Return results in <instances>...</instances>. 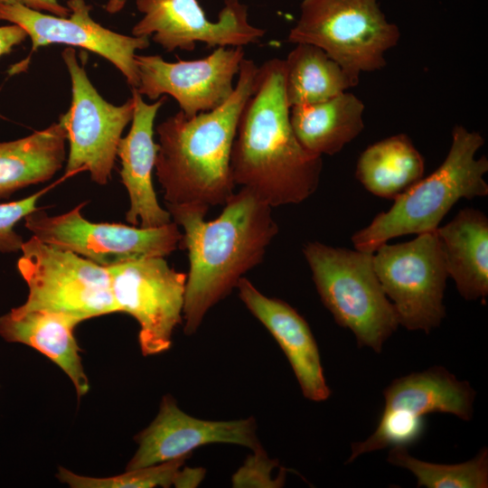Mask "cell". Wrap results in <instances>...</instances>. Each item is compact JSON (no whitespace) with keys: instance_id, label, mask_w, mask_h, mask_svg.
Instances as JSON below:
<instances>
[{"instance_id":"cell-11","label":"cell","mask_w":488,"mask_h":488,"mask_svg":"<svg viewBox=\"0 0 488 488\" xmlns=\"http://www.w3.org/2000/svg\"><path fill=\"white\" fill-rule=\"evenodd\" d=\"M61 57L71 82L70 107L59 118L69 142L63 178L86 171L93 182L104 185L111 177L122 133L132 120L134 101L131 97L119 106L108 102L89 80L73 48L64 49Z\"/></svg>"},{"instance_id":"cell-23","label":"cell","mask_w":488,"mask_h":488,"mask_svg":"<svg viewBox=\"0 0 488 488\" xmlns=\"http://www.w3.org/2000/svg\"><path fill=\"white\" fill-rule=\"evenodd\" d=\"M425 162L405 134L369 145L360 155L355 176L371 193L396 199L423 178Z\"/></svg>"},{"instance_id":"cell-28","label":"cell","mask_w":488,"mask_h":488,"mask_svg":"<svg viewBox=\"0 0 488 488\" xmlns=\"http://www.w3.org/2000/svg\"><path fill=\"white\" fill-rule=\"evenodd\" d=\"M44 188L23 199L0 203V253L21 251L23 239L14 226L29 213L37 210L38 200L49 191Z\"/></svg>"},{"instance_id":"cell-25","label":"cell","mask_w":488,"mask_h":488,"mask_svg":"<svg viewBox=\"0 0 488 488\" xmlns=\"http://www.w3.org/2000/svg\"><path fill=\"white\" fill-rule=\"evenodd\" d=\"M388 462L411 472L417 487L426 488H487L488 449L482 448L469 461L459 464H436L412 456L407 447L393 446Z\"/></svg>"},{"instance_id":"cell-7","label":"cell","mask_w":488,"mask_h":488,"mask_svg":"<svg viewBox=\"0 0 488 488\" xmlns=\"http://www.w3.org/2000/svg\"><path fill=\"white\" fill-rule=\"evenodd\" d=\"M17 269L29 293L22 310L62 313L84 320L117 313L108 267L42 241H23Z\"/></svg>"},{"instance_id":"cell-16","label":"cell","mask_w":488,"mask_h":488,"mask_svg":"<svg viewBox=\"0 0 488 488\" xmlns=\"http://www.w3.org/2000/svg\"><path fill=\"white\" fill-rule=\"evenodd\" d=\"M252 418L206 420L183 411L171 395L163 397L152 423L135 436L137 450L126 470L142 468L192 455L208 444H233L254 450L260 446Z\"/></svg>"},{"instance_id":"cell-31","label":"cell","mask_w":488,"mask_h":488,"mask_svg":"<svg viewBox=\"0 0 488 488\" xmlns=\"http://www.w3.org/2000/svg\"><path fill=\"white\" fill-rule=\"evenodd\" d=\"M205 474L204 468L182 466L174 477L173 485L177 488H194L201 484Z\"/></svg>"},{"instance_id":"cell-10","label":"cell","mask_w":488,"mask_h":488,"mask_svg":"<svg viewBox=\"0 0 488 488\" xmlns=\"http://www.w3.org/2000/svg\"><path fill=\"white\" fill-rule=\"evenodd\" d=\"M84 205L82 202L54 216L38 208L23 219L24 226L42 241L104 267L142 258L165 257L182 242L183 233L174 221L155 228L92 222L81 214Z\"/></svg>"},{"instance_id":"cell-1","label":"cell","mask_w":488,"mask_h":488,"mask_svg":"<svg viewBox=\"0 0 488 488\" xmlns=\"http://www.w3.org/2000/svg\"><path fill=\"white\" fill-rule=\"evenodd\" d=\"M165 205L183 230L181 244L189 257L183 321L184 333L191 335L208 311L263 260L278 226L272 207L246 188L234 192L213 221H205L206 213L195 208Z\"/></svg>"},{"instance_id":"cell-5","label":"cell","mask_w":488,"mask_h":488,"mask_svg":"<svg viewBox=\"0 0 488 488\" xmlns=\"http://www.w3.org/2000/svg\"><path fill=\"white\" fill-rule=\"evenodd\" d=\"M324 305L348 328L359 347L380 353L399 326L395 309L373 267V253L313 241L303 248Z\"/></svg>"},{"instance_id":"cell-27","label":"cell","mask_w":488,"mask_h":488,"mask_svg":"<svg viewBox=\"0 0 488 488\" xmlns=\"http://www.w3.org/2000/svg\"><path fill=\"white\" fill-rule=\"evenodd\" d=\"M231 477V485L235 488H279L284 486L286 470L283 468L274 477L273 471L279 466L277 460L268 457L261 446L252 450Z\"/></svg>"},{"instance_id":"cell-26","label":"cell","mask_w":488,"mask_h":488,"mask_svg":"<svg viewBox=\"0 0 488 488\" xmlns=\"http://www.w3.org/2000/svg\"><path fill=\"white\" fill-rule=\"evenodd\" d=\"M188 457L183 456L142 468L126 470L110 477H89L59 467L57 478L72 488H154L170 487Z\"/></svg>"},{"instance_id":"cell-32","label":"cell","mask_w":488,"mask_h":488,"mask_svg":"<svg viewBox=\"0 0 488 488\" xmlns=\"http://www.w3.org/2000/svg\"><path fill=\"white\" fill-rule=\"evenodd\" d=\"M127 2V0H108L105 10L109 14H117L124 8Z\"/></svg>"},{"instance_id":"cell-9","label":"cell","mask_w":488,"mask_h":488,"mask_svg":"<svg viewBox=\"0 0 488 488\" xmlns=\"http://www.w3.org/2000/svg\"><path fill=\"white\" fill-rule=\"evenodd\" d=\"M372 260L399 325L429 333L441 324L448 274L436 230L410 241L386 242L373 252Z\"/></svg>"},{"instance_id":"cell-19","label":"cell","mask_w":488,"mask_h":488,"mask_svg":"<svg viewBox=\"0 0 488 488\" xmlns=\"http://www.w3.org/2000/svg\"><path fill=\"white\" fill-rule=\"evenodd\" d=\"M80 322L62 313L22 310L0 316V336L8 343L28 345L58 365L70 378L79 398L89 390L74 328Z\"/></svg>"},{"instance_id":"cell-2","label":"cell","mask_w":488,"mask_h":488,"mask_svg":"<svg viewBox=\"0 0 488 488\" xmlns=\"http://www.w3.org/2000/svg\"><path fill=\"white\" fill-rule=\"evenodd\" d=\"M285 95V61L258 68L253 91L240 114L230 154L236 185L270 207L296 204L317 189L322 156L305 150L290 123Z\"/></svg>"},{"instance_id":"cell-15","label":"cell","mask_w":488,"mask_h":488,"mask_svg":"<svg viewBox=\"0 0 488 488\" xmlns=\"http://www.w3.org/2000/svg\"><path fill=\"white\" fill-rule=\"evenodd\" d=\"M68 16L36 11L20 4L0 5V21L21 26L32 42V51L52 43L67 44L92 52L112 63L136 89L139 78L136 51L150 45L149 37L125 35L97 23L85 0H68Z\"/></svg>"},{"instance_id":"cell-3","label":"cell","mask_w":488,"mask_h":488,"mask_svg":"<svg viewBox=\"0 0 488 488\" xmlns=\"http://www.w3.org/2000/svg\"><path fill=\"white\" fill-rule=\"evenodd\" d=\"M258 68L244 58L234 90L223 104L193 117L179 110L157 125L155 169L165 204L207 213L212 206L224 205L234 193L230 154Z\"/></svg>"},{"instance_id":"cell-29","label":"cell","mask_w":488,"mask_h":488,"mask_svg":"<svg viewBox=\"0 0 488 488\" xmlns=\"http://www.w3.org/2000/svg\"><path fill=\"white\" fill-rule=\"evenodd\" d=\"M20 4L31 9L57 16H68L70 9L59 0H0V5Z\"/></svg>"},{"instance_id":"cell-30","label":"cell","mask_w":488,"mask_h":488,"mask_svg":"<svg viewBox=\"0 0 488 488\" xmlns=\"http://www.w3.org/2000/svg\"><path fill=\"white\" fill-rule=\"evenodd\" d=\"M27 37L26 32L17 24L0 26V57L10 53L14 46L21 44Z\"/></svg>"},{"instance_id":"cell-22","label":"cell","mask_w":488,"mask_h":488,"mask_svg":"<svg viewBox=\"0 0 488 488\" xmlns=\"http://www.w3.org/2000/svg\"><path fill=\"white\" fill-rule=\"evenodd\" d=\"M364 108L357 96L344 91L325 101L291 108L290 123L305 150L333 155L363 130Z\"/></svg>"},{"instance_id":"cell-21","label":"cell","mask_w":488,"mask_h":488,"mask_svg":"<svg viewBox=\"0 0 488 488\" xmlns=\"http://www.w3.org/2000/svg\"><path fill=\"white\" fill-rule=\"evenodd\" d=\"M66 130L59 119L48 127L0 142V200L50 180L66 160Z\"/></svg>"},{"instance_id":"cell-12","label":"cell","mask_w":488,"mask_h":488,"mask_svg":"<svg viewBox=\"0 0 488 488\" xmlns=\"http://www.w3.org/2000/svg\"><path fill=\"white\" fill-rule=\"evenodd\" d=\"M164 258H142L108 267L117 312L130 314L139 324L144 356L168 351L174 329L183 323L186 274L171 267Z\"/></svg>"},{"instance_id":"cell-24","label":"cell","mask_w":488,"mask_h":488,"mask_svg":"<svg viewBox=\"0 0 488 488\" xmlns=\"http://www.w3.org/2000/svg\"><path fill=\"white\" fill-rule=\"evenodd\" d=\"M284 61L290 108L325 101L354 87L343 68L317 46L296 43Z\"/></svg>"},{"instance_id":"cell-14","label":"cell","mask_w":488,"mask_h":488,"mask_svg":"<svg viewBox=\"0 0 488 488\" xmlns=\"http://www.w3.org/2000/svg\"><path fill=\"white\" fill-rule=\"evenodd\" d=\"M245 58L243 47H217L207 57L169 62L160 55L136 54L141 96H172L187 117L211 111L234 90L233 80ZM135 89V88H134Z\"/></svg>"},{"instance_id":"cell-4","label":"cell","mask_w":488,"mask_h":488,"mask_svg":"<svg viewBox=\"0 0 488 488\" xmlns=\"http://www.w3.org/2000/svg\"><path fill=\"white\" fill-rule=\"evenodd\" d=\"M483 144L480 133L455 126L451 146L439 167L394 199L389 211L355 232L352 237L354 248L373 253L393 238L436 230L460 199L486 196L488 159L475 158Z\"/></svg>"},{"instance_id":"cell-18","label":"cell","mask_w":488,"mask_h":488,"mask_svg":"<svg viewBox=\"0 0 488 488\" xmlns=\"http://www.w3.org/2000/svg\"><path fill=\"white\" fill-rule=\"evenodd\" d=\"M132 89L134 112L127 135L118 143L117 156L121 162V182L127 191L130 206L126 220L133 226L155 228L170 223L169 211L159 204L152 182L158 144L154 141V123L159 108L165 102L162 97L146 103Z\"/></svg>"},{"instance_id":"cell-6","label":"cell","mask_w":488,"mask_h":488,"mask_svg":"<svg viewBox=\"0 0 488 488\" xmlns=\"http://www.w3.org/2000/svg\"><path fill=\"white\" fill-rule=\"evenodd\" d=\"M399 37V27L388 22L378 0H303L287 42L319 47L355 87L361 73L386 66L385 53Z\"/></svg>"},{"instance_id":"cell-17","label":"cell","mask_w":488,"mask_h":488,"mask_svg":"<svg viewBox=\"0 0 488 488\" xmlns=\"http://www.w3.org/2000/svg\"><path fill=\"white\" fill-rule=\"evenodd\" d=\"M236 288L249 311L267 329L286 356L304 397L326 400L331 395L316 341L305 319L285 301L262 294L248 278Z\"/></svg>"},{"instance_id":"cell-13","label":"cell","mask_w":488,"mask_h":488,"mask_svg":"<svg viewBox=\"0 0 488 488\" xmlns=\"http://www.w3.org/2000/svg\"><path fill=\"white\" fill-rule=\"evenodd\" d=\"M136 5L143 17L132 35H151L167 52L192 51L198 42L209 48L244 47L265 34L249 23L248 6L239 0H225L216 22L206 17L197 0H136Z\"/></svg>"},{"instance_id":"cell-20","label":"cell","mask_w":488,"mask_h":488,"mask_svg":"<svg viewBox=\"0 0 488 488\" xmlns=\"http://www.w3.org/2000/svg\"><path fill=\"white\" fill-rule=\"evenodd\" d=\"M436 233L448 277L465 300L488 297V219L479 210L465 208Z\"/></svg>"},{"instance_id":"cell-8","label":"cell","mask_w":488,"mask_h":488,"mask_svg":"<svg viewBox=\"0 0 488 488\" xmlns=\"http://www.w3.org/2000/svg\"><path fill=\"white\" fill-rule=\"evenodd\" d=\"M384 408L375 431L365 440L353 442L346 461L387 447L410 446L425 429V416L451 414L470 421L476 391L468 381L434 366L393 380L383 390Z\"/></svg>"}]
</instances>
